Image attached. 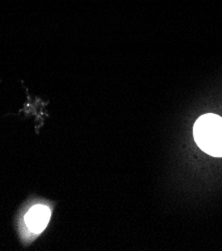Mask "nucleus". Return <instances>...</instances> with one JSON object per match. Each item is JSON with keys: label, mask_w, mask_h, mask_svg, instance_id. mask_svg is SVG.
<instances>
[{"label": "nucleus", "mask_w": 222, "mask_h": 251, "mask_svg": "<svg viewBox=\"0 0 222 251\" xmlns=\"http://www.w3.org/2000/svg\"><path fill=\"white\" fill-rule=\"evenodd\" d=\"M193 137L202 151L222 157V117L213 113L200 116L193 126Z\"/></svg>", "instance_id": "1"}, {"label": "nucleus", "mask_w": 222, "mask_h": 251, "mask_svg": "<svg viewBox=\"0 0 222 251\" xmlns=\"http://www.w3.org/2000/svg\"><path fill=\"white\" fill-rule=\"evenodd\" d=\"M50 208L43 204H36L29 209L24 217V222L29 230L35 234L41 233L50 219Z\"/></svg>", "instance_id": "2"}]
</instances>
